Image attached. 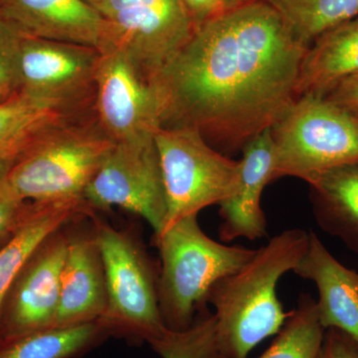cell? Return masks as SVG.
<instances>
[{"label": "cell", "instance_id": "f1b7e54d", "mask_svg": "<svg viewBox=\"0 0 358 358\" xmlns=\"http://www.w3.org/2000/svg\"><path fill=\"white\" fill-rule=\"evenodd\" d=\"M194 31L207 20L223 13L224 0H182Z\"/></svg>", "mask_w": 358, "mask_h": 358}, {"label": "cell", "instance_id": "603a6c76", "mask_svg": "<svg viewBox=\"0 0 358 358\" xmlns=\"http://www.w3.org/2000/svg\"><path fill=\"white\" fill-rule=\"evenodd\" d=\"M326 329L320 324L317 301L301 294L298 306L268 346L258 358H317Z\"/></svg>", "mask_w": 358, "mask_h": 358}, {"label": "cell", "instance_id": "7a4b0ae2", "mask_svg": "<svg viewBox=\"0 0 358 358\" xmlns=\"http://www.w3.org/2000/svg\"><path fill=\"white\" fill-rule=\"evenodd\" d=\"M308 242V232L294 228L271 238L232 274L214 285L207 299L215 310L216 334L224 358H248L264 339L279 333L288 319L277 286L293 272Z\"/></svg>", "mask_w": 358, "mask_h": 358}, {"label": "cell", "instance_id": "1f68e13d", "mask_svg": "<svg viewBox=\"0 0 358 358\" xmlns=\"http://www.w3.org/2000/svg\"><path fill=\"white\" fill-rule=\"evenodd\" d=\"M86 1L88 2V3L91 4L92 2L96 1V0H86Z\"/></svg>", "mask_w": 358, "mask_h": 358}, {"label": "cell", "instance_id": "2e32d148", "mask_svg": "<svg viewBox=\"0 0 358 358\" xmlns=\"http://www.w3.org/2000/svg\"><path fill=\"white\" fill-rule=\"evenodd\" d=\"M0 17L28 36L103 47V20L86 0H0Z\"/></svg>", "mask_w": 358, "mask_h": 358}, {"label": "cell", "instance_id": "d4e9b609", "mask_svg": "<svg viewBox=\"0 0 358 358\" xmlns=\"http://www.w3.org/2000/svg\"><path fill=\"white\" fill-rule=\"evenodd\" d=\"M23 33L0 17V86L15 92L20 85V56Z\"/></svg>", "mask_w": 358, "mask_h": 358}, {"label": "cell", "instance_id": "3957f363", "mask_svg": "<svg viewBox=\"0 0 358 358\" xmlns=\"http://www.w3.org/2000/svg\"><path fill=\"white\" fill-rule=\"evenodd\" d=\"M159 249V305L167 329L181 331L192 326L206 310L214 285L243 267L256 250L227 246L207 236L199 214L186 216L155 235Z\"/></svg>", "mask_w": 358, "mask_h": 358}, {"label": "cell", "instance_id": "4fadbf2b", "mask_svg": "<svg viewBox=\"0 0 358 358\" xmlns=\"http://www.w3.org/2000/svg\"><path fill=\"white\" fill-rule=\"evenodd\" d=\"M107 303L105 265L94 225L92 229L68 232L60 299L53 327L98 322Z\"/></svg>", "mask_w": 358, "mask_h": 358}, {"label": "cell", "instance_id": "cb8c5ba5", "mask_svg": "<svg viewBox=\"0 0 358 358\" xmlns=\"http://www.w3.org/2000/svg\"><path fill=\"white\" fill-rule=\"evenodd\" d=\"M150 345L162 358H224L218 345L215 317L206 310L199 313L187 329H166Z\"/></svg>", "mask_w": 358, "mask_h": 358}, {"label": "cell", "instance_id": "8fae6325", "mask_svg": "<svg viewBox=\"0 0 358 358\" xmlns=\"http://www.w3.org/2000/svg\"><path fill=\"white\" fill-rule=\"evenodd\" d=\"M65 227L39 245L9 287L0 308L1 341L53 327L67 253Z\"/></svg>", "mask_w": 358, "mask_h": 358}, {"label": "cell", "instance_id": "7c38bea8", "mask_svg": "<svg viewBox=\"0 0 358 358\" xmlns=\"http://www.w3.org/2000/svg\"><path fill=\"white\" fill-rule=\"evenodd\" d=\"M102 53L94 47L23 35L17 91L94 107Z\"/></svg>", "mask_w": 358, "mask_h": 358}, {"label": "cell", "instance_id": "ffe728a7", "mask_svg": "<svg viewBox=\"0 0 358 358\" xmlns=\"http://www.w3.org/2000/svg\"><path fill=\"white\" fill-rule=\"evenodd\" d=\"M307 183L317 225L358 254V160L324 171Z\"/></svg>", "mask_w": 358, "mask_h": 358}, {"label": "cell", "instance_id": "52a82bcc", "mask_svg": "<svg viewBox=\"0 0 358 358\" xmlns=\"http://www.w3.org/2000/svg\"><path fill=\"white\" fill-rule=\"evenodd\" d=\"M154 136L166 192L164 230L186 216L220 204L236 189L240 160L215 150L199 129L160 127Z\"/></svg>", "mask_w": 358, "mask_h": 358}, {"label": "cell", "instance_id": "83f0119b", "mask_svg": "<svg viewBox=\"0 0 358 358\" xmlns=\"http://www.w3.org/2000/svg\"><path fill=\"white\" fill-rule=\"evenodd\" d=\"M324 98L358 117V74L339 82Z\"/></svg>", "mask_w": 358, "mask_h": 358}, {"label": "cell", "instance_id": "9c48e42d", "mask_svg": "<svg viewBox=\"0 0 358 358\" xmlns=\"http://www.w3.org/2000/svg\"><path fill=\"white\" fill-rule=\"evenodd\" d=\"M93 210L117 206L141 216L159 234L166 226V199L155 136L115 143L84 192Z\"/></svg>", "mask_w": 358, "mask_h": 358}, {"label": "cell", "instance_id": "30bf717a", "mask_svg": "<svg viewBox=\"0 0 358 358\" xmlns=\"http://www.w3.org/2000/svg\"><path fill=\"white\" fill-rule=\"evenodd\" d=\"M94 110L115 143L154 136L162 127L164 109L154 78L120 49H110L101 56Z\"/></svg>", "mask_w": 358, "mask_h": 358}, {"label": "cell", "instance_id": "9a60e30c", "mask_svg": "<svg viewBox=\"0 0 358 358\" xmlns=\"http://www.w3.org/2000/svg\"><path fill=\"white\" fill-rule=\"evenodd\" d=\"M94 114V108L15 91L0 102V179L54 129Z\"/></svg>", "mask_w": 358, "mask_h": 358}, {"label": "cell", "instance_id": "ac0fdd59", "mask_svg": "<svg viewBox=\"0 0 358 358\" xmlns=\"http://www.w3.org/2000/svg\"><path fill=\"white\" fill-rule=\"evenodd\" d=\"M94 213L84 199L30 201L22 224L0 248V308L13 280L39 245L52 233Z\"/></svg>", "mask_w": 358, "mask_h": 358}, {"label": "cell", "instance_id": "4dcf8cb0", "mask_svg": "<svg viewBox=\"0 0 358 358\" xmlns=\"http://www.w3.org/2000/svg\"><path fill=\"white\" fill-rule=\"evenodd\" d=\"M14 93L13 91H11L10 89H7L6 87L0 86V102L2 101L6 100L9 96L13 95Z\"/></svg>", "mask_w": 358, "mask_h": 358}, {"label": "cell", "instance_id": "7402d4cb", "mask_svg": "<svg viewBox=\"0 0 358 358\" xmlns=\"http://www.w3.org/2000/svg\"><path fill=\"white\" fill-rule=\"evenodd\" d=\"M289 26L298 41L310 46L322 33L358 16V0H263Z\"/></svg>", "mask_w": 358, "mask_h": 358}, {"label": "cell", "instance_id": "e0dca14e", "mask_svg": "<svg viewBox=\"0 0 358 358\" xmlns=\"http://www.w3.org/2000/svg\"><path fill=\"white\" fill-rule=\"evenodd\" d=\"M317 287V313L324 329H336L358 343V273L338 262L313 231L293 271Z\"/></svg>", "mask_w": 358, "mask_h": 358}, {"label": "cell", "instance_id": "5bb4252c", "mask_svg": "<svg viewBox=\"0 0 358 358\" xmlns=\"http://www.w3.org/2000/svg\"><path fill=\"white\" fill-rule=\"evenodd\" d=\"M240 159L236 189L219 204V237L223 242L238 238L255 241L267 235V219L261 207L264 188L274 181L275 148L271 129L245 145Z\"/></svg>", "mask_w": 358, "mask_h": 358}, {"label": "cell", "instance_id": "5b68a950", "mask_svg": "<svg viewBox=\"0 0 358 358\" xmlns=\"http://www.w3.org/2000/svg\"><path fill=\"white\" fill-rule=\"evenodd\" d=\"M102 252L108 303L98 320L109 336L152 343L166 331L159 305V268L133 232L92 216Z\"/></svg>", "mask_w": 358, "mask_h": 358}, {"label": "cell", "instance_id": "d6a6232c", "mask_svg": "<svg viewBox=\"0 0 358 358\" xmlns=\"http://www.w3.org/2000/svg\"><path fill=\"white\" fill-rule=\"evenodd\" d=\"M0 341H1V338H0Z\"/></svg>", "mask_w": 358, "mask_h": 358}, {"label": "cell", "instance_id": "484cf974", "mask_svg": "<svg viewBox=\"0 0 358 358\" xmlns=\"http://www.w3.org/2000/svg\"><path fill=\"white\" fill-rule=\"evenodd\" d=\"M30 201L21 199L7 182L0 179V248L11 239L26 217Z\"/></svg>", "mask_w": 358, "mask_h": 358}, {"label": "cell", "instance_id": "4316f807", "mask_svg": "<svg viewBox=\"0 0 358 358\" xmlns=\"http://www.w3.org/2000/svg\"><path fill=\"white\" fill-rule=\"evenodd\" d=\"M317 358H358V343L339 329H327Z\"/></svg>", "mask_w": 358, "mask_h": 358}, {"label": "cell", "instance_id": "8992f818", "mask_svg": "<svg viewBox=\"0 0 358 358\" xmlns=\"http://www.w3.org/2000/svg\"><path fill=\"white\" fill-rule=\"evenodd\" d=\"M274 180L293 176L308 182L358 160V117L324 96H299L271 129Z\"/></svg>", "mask_w": 358, "mask_h": 358}, {"label": "cell", "instance_id": "6da1fadb", "mask_svg": "<svg viewBox=\"0 0 358 358\" xmlns=\"http://www.w3.org/2000/svg\"><path fill=\"white\" fill-rule=\"evenodd\" d=\"M308 48L263 0L224 10L155 77L162 127L199 129L222 154L243 150L299 98Z\"/></svg>", "mask_w": 358, "mask_h": 358}, {"label": "cell", "instance_id": "277c9868", "mask_svg": "<svg viewBox=\"0 0 358 358\" xmlns=\"http://www.w3.org/2000/svg\"><path fill=\"white\" fill-rule=\"evenodd\" d=\"M115 141L93 114L54 129L33 145L6 176L27 201L84 199Z\"/></svg>", "mask_w": 358, "mask_h": 358}, {"label": "cell", "instance_id": "ba28073f", "mask_svg": "<svg viewBox=\"0 0 358 358\" xmlns=\"http://www.w3.org/2000/svg\"><path fill=\"white\" fill-rule=\"evenodd\" d=\"M102 17L101 53L127 52L155 78L194 33L182 0H96Z\"/></svg>", "mask_w": 358, "mask_h": 358}, {"label": "cell", "instance_id": "f546056e", "mask_svg": "<svg viewBox=\"0 0 358 358\" xmlns=\"http://www.w3.org/2000/svg\"><path fill=\"white\" fill-rule=\"evenodd\" d=\"M248 1H250V0H224L223 11L234 8V7L241 6V4L246 3V2Z\"/></svg>", "mask_w": 358, "mask_h": 358}, {"label": "cell", "instance_id": "d6986e66", "mask_svg": "<svg viewBox=\"0 0 358 358\" xmlns=\"http://www.w3.org/2000/svg\"><path fill=\"white\" fill-rule=\"evenodd\" d=\"M358 74V16L322 33L301 63L298 96H324L346 78Z\"/></svg>", "mask_w": 358, "mask_h": 358}, {"label": "cell", "instance_id": "44dd1931", "mask_svg": "<svg viewBox=\"0 0 358 358\" xmlns=\"http://www.w3.org/2000/svg\"><path fill=\"white\" fill-rule=\"evenodd\" d=\"M109 336L98 322L49 327L11 341H0V358H73Z\"/></svg>", "mask_w": 358, "mask_h": 358}]
</instances>
